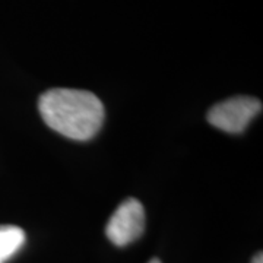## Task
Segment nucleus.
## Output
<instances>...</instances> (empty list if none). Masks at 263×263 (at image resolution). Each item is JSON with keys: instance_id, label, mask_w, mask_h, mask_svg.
Returning <instances> with one entry per match:
<instances>
[{"instance_id": "nucleus-1", "label": "nucleus", "mask_w": 263, "mask_h": 263, "mask_svg": "<svg viewBox=\"0 0 263 263\" xmlns=\"http://www.w3.org/2000/svg\"><path fill=\"white\" fill-rule=\"evenodd\" d=\"M38 110L44 123L75 141H89L100 132L105 117L101 100L92 92L57 88L40 97Z\"/></svg>"}, {"instance_id": "nucleus-2", "label": "nucleus", "mask_w": 263, "mask_h": 263, "mask_svg": "<svg viewBox=\"0 0 263 263\" xmlns=\"http://www.w3.org/2000/svg\"><path fill=\"white\" fill-rule=\"evenodd\" d=\"M262 111V101L254 97H233L215 104L208 111V122L227 133H241Z\"/></svg>"}, {"instance_id": "nucleus-3", "label": "nucleus", "mask_w": 263, "mask_h": 263, "mask_svg": "<svg viewBox=\"0 0 263 263\" xmlns=\"http://www.w3.org/2000/svg\"><path fill=\"white\" fill-rule=\"evenodd\" d=\"M145 230V209L138 199L129 197L114 211L105 227V235L117 247L138 240Z\"/></svg>"}, {"instance_id": "nucleus-4", "label": "nucleus", "mask_w": 263, "mask_h": 263, "mask_svg": "<svg viewBox=\"0 0 263 263\" xmlns=\"http://www.w3.org/2000/svg\"><path fill=\"white\" fill-rule=\"evenodd\" d=\"M25 231L16 226H0V263H6L24 247Z\"/></svg>"}, {"instance_id": "nucleus-5", "label": "nucleus", "mask_w": 263, "mask_h": 263, "mask_svg": "<svg viewBox=\"0 0 263 263\" xmlns=\"http://www.w3.org/2000/svg\"><path fill=\"white\" fill-rule=\"evenodd\" d=\"M252 263H263V254L262 253H257L253 257V260Z\"/></svg>"}, {"instance_id": "nucleus-6", "label": "nucleus", "mask_w": 263, "mask_h": 263, "mask_svg": "<svg viewBox=\"0 0 263 263\" xmlns=\"http://www.w3.org/2000/svg\"><path fill=\"white\" fill-rule=\"evenodd\" d=\"M149 263H161L158 259H152V260H149Z\"/></svg>"}]
</instances>
